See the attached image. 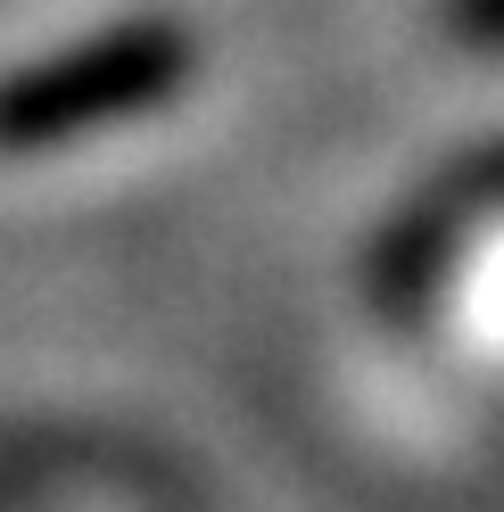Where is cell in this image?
Listing matches in <instances>:
<instances>
[{"label": "cell", "instance_id": "6da1fadb", "mask_svg": "<svg viewBox=\"0 0 504 512\" xmlns=\"http://www.w3.org/2000/svg\"><path fill=\"white\" fill-rule=\"evenodd\" d=\"M191 83V34L166 17L108 25L67 58L17 67L0 83V149H58L75 133H100L116 116H141Z\"/></svg>", "mask_w": 504, "mask_h": 512}, {"label": "cell", "instance_id": "7a4b0ae2", "mask_svg": "<svg viewBox=\"0 0 504 512\" xmlns=\"http://www.w3.org/2000/svg\"><path fill=\"white\" fill-rule=\"evenodd\" d=\"M455 9H463L471 34H504V0H455Z\"/></svg>", "mask_w": 504, "mask_h": 512}]
</instances>
